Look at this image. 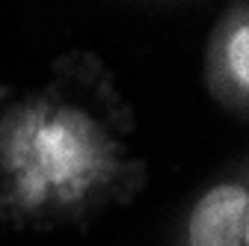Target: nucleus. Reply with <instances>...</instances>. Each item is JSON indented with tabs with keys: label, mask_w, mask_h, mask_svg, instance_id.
<instances>
[{
	"label": "nucleus",
	"mask_w": 249,
	"mask_h": 246,
	"mask_svg": "<svg viewBox=\"0 0 249 246\" xmlns=\"http://www.w3.org/2000/svg\"><path fill=\"white\" fill-rule=\"evenodd\" d=\"M229 66L240 86L249 83V27H237V33L229 39Z\"/></svg>",
	"instance_id": "obj_2"
},
{
	"label": "nucleus",
	"mask_w": 249,
	"mask_h": 246,
	"mask_svg": "<svg viewBox=\"0 0 249 246\" xmlns=\"http://www.w3.org/2000/svg\"><path fill=\"white\" fill-rule=\"evenodd\" d=\"M249 234V196L243 187H213L190 217V246H243Z\"/></svg>",
	"instance_id": "obj_1"
}]
</instances>
